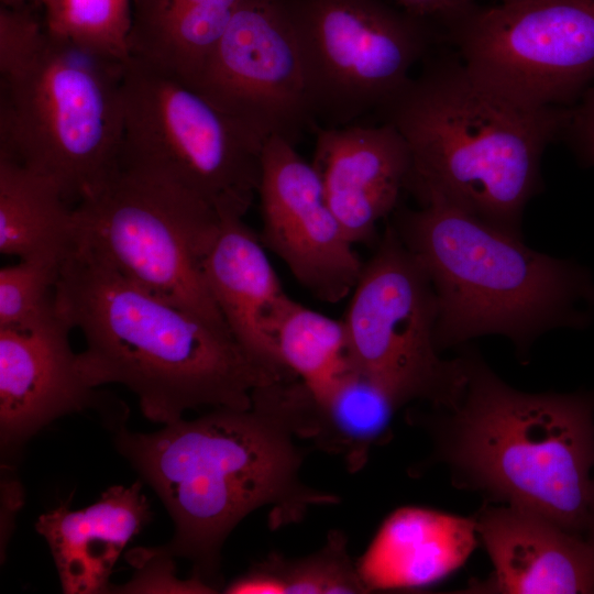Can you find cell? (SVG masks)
I'll use <instances>...</instances> for the list:
<instances>
[{
  "label": "cell",
  "mask_w": 594,
  "mask_h": 594,
  "mask_svg": "<svg viewBox=\"0 0 594 594\" xmlns=\"http://www.w3.org/2000/svg\"><path fill=\"white\" fill-rule=\"evenodd\" d=\"M295 439L261 387L249 409L212 408L153 433L121 429L119 452L157 493L175 527L169 543L133 551L186 558L191 576L217 591L222 544L249 514L270 507L271 526L278 528L314 506L339 503L301 481L304 453Z\"/></svg>",
  "instance_id": "6da1fadb"
},
{
  "label": "cell",
  "mask_w": 594,
  "mask_h": 594,
  "mask_svg": "<svg viewBox=\"0 0 594 594\" xmlns=\"http://www.w3.org/2000/svg\"><path fill=\"white\" fill-rule=\"evenodd\" d=\"M57 309L84 337L77 364L90 387L119 384L164 425L199 407L249 409L254 389L292 380L254 360L223 329L125 278L75 244Z\"/></svg>",
  "instance_id": "7a4b0ae2"
},
{
  "label": "cell",
  "mask_w": 594,
  "mask_h": 594,
  "mask_svg": "<svg viewBox=\"0 0 594 594\" xmlns=\"http://www.w3.org/2000/svg\"><path fill=\"white\" fill-rule=\"evenodd\" d=\"M565 108L519 105L477 80L462 62L427 67L378 112L411 155L408 189L437 195L473 217L520 235L540 186L546 146L562 132Z\"/></svg>",
  "instance_id": "3957f363"
},
{
  "label": "cell",
  "mask_w": 594,
  "mask_h": 594,
  "mask_svg": "<svg viewBox=\"0 0 594 594\" xmlns=\"http://www.w3.org/2000/svg\"><path fill=\"white\" fill-rule=\"evenodd\" d=\"M419 201L393 226L433 286L438 349L499 334L527 351L549 330L590 323L594 279L586 268L538 252L437 195Z\"/></svg>",
  "instance_id": "277c9868"
},
{
  "label": "cell",
  "mask_w": 594,
  "mask_h": 594,
  "mask_svg": "<svg viewBox=\"0 0 594 594\" xmlns=\"http://www.w3.org/2000/svg\"><path fill=\"white\" fill-rule=\"evenodd\" d=\"M463 360V389L435 428L440 458L475 488L585 536L594 396L524 393L474 354Z\"/></svg>",
  "instance_id": "5b68a950"
},
{
  "label": "cell",
  "mask_w": 594,
  "mask_h": 594,
  "mask_svg": "<svg viewBox=\"0 0 594 594\" xmlns=\"http://www.w3.org/2000/svg\"><path fill=\"white\" fill-rule=\"evenodd\" d=\"M128 62L47 32L0 78V154L52 179L73 206L95 193L119 169Z\"/></svg>",
  "instance_id": "8992f818"
},
{
  "label": "cell",
  "mask_w": 594,
  "mask_h": 594,
  "mask_svg": "<svg viewBox=\"0 0 594 594\" xmlns=\"http://www.w3.org/2000/svg\"><path fill=\"white\" fill-rule=\"evenodd\" d=\"M119 167L195 198L221 219L257 196L264 144L186 84L130 58Z\"/></svg>",
  "instance_id": "52a82bcc"
},
{
  "label": "cell",
  "mask_w": 594,
  "mask_h": 594,
  "mask_svg": "<svg viewBox=\"0 0 594 594\" xmlns=\"http://www.w3.org/2000/svg\"><path fill=\"white\" fill-rule=\"evenodd\" d=\"M74 216L76 244L142 288L229 331L202 272V258L223 220L209 207L119 167L75 206Z\"/></svg>",
  "instance_id": "ba28073f"
},
{
  "label": "cell",
  "mask_w": 594,
  "mask_h": 594,
  "mask_svg": "<svg viewBox=\"0 0 594 594\" xmlns=\"http://www.w3.org/2000/svg\"><path fill=\"white\" fill-rule=\"evenodd\" d=\"M351 294L342 320L356 372L402 406L414 399L452 405L464 386V360L439 356L433 286L394 226L387 227Z\"/></svg>",
  "instance_id": "9c48e42d"
},
{
  "label": "cell",
  "mask_w": 594,
  "mask_h": 594,
  "mask_svg": "<svg viewBox=\"0 0 594 594\" xmlns=\"http://www.w3.org/2000/svg\"><path fill=\"white\" fill-rule=\"evenodd\" d=\"M316 125L356 123L411 78L427 37L416 18L377 0H285ZM314 130V129H312Z\"/></svg>",
  "instance_id": "30bf717a"
},
{
  "label": "cell",
  "mask_w": 594,
  "mask_h": 594,
  "mask_svg": "<svg viewBox=\"0 0 594 594\" xmlns=\"http://www.w3.org/2000/svg\"><path fill=\"white\" fill-rule=\"evenodd\" d=\"M465 68L530 108H562L594 84V0L472 8L454 24Z\"/></svg>",
  "instance_id": "8fae6325"
},
{
  "label": "cell",
  "mask_w": 594,
  "mask_h": 594,
  "mask_svg": "<svg viewBox=\"0 0 594 594\" xmlns=\"http://www.w3.org/2000/svg\"><path fill=\"white\" fill-rule=\"evenodd\" d=\"M193 89L262 144L314 129L285 0H241Z\"/></svg>",
  "instance_id": "7c38bea8"
},
{
  "label": "cell",
  "mask_w": 594,
  "mask_h": 594,
  "mask_svg": "<svg viewBox=\"0 0 594 594\" xmlns=\"http://www.w3.org/2000/svg\"><path fill=\"white\" fill-rule=\"evenodd\" d=\"M256 197L261 242L296 280L327 302L351 294L364 263L331 210L315 167L295 144L278 136L264 143Z\"/></svg>",
  "instance_id": "4fadbf2b"
},
{
  "label": "cell",
  "mask_w": 594,
  "mask_h": 594,
  "mask_svg": "<svg viewBox=\"0 0 594 594\" xmlns=\"http://www.w3.org/2000/svg\"><path fill=\"white\" fill-rule=\"evenodd\" d=\"M312 158L328 204L353 244L374 240L408 187L411 155L388 122L316 125Z\"/></svg>",
  "instance_id": "5bb4252c"
},
{
  "label": "cell",
  "mask_w": 594,
  "mask_h": 594,
  "mask_svg": "<svg viewBox=\"0 0 594 594\" xmlns=\"http://www.w3.org/2000/svg\"><path fill=\"white\" fill-rule=\"evenodd\" d=\"M59 311L24 329H0V435L21 444L52 420L98 404L70 346Z\"/></svg>",
  "instance_id": "9a60e30c"
},
{
  "label": "cell",
  "mask_w": 594,
  "mask_h": 594,
  "mask_svg": "<svg viewBox=\"0 0 594 594\" xmlns=\"http://www.w3.org/2000/svg\"><path fill=\"white\" fill-rule=\"evenodd\" d=\"M493 564L472 592L502 594L594 593V542L518 507L487 506L474 517Z\"/></svg>",
  "instance_id": "2e32d148"
},
{
  "label": "cell",
  "mask_w": 594,
  "mask_h": 594,
  "mask_svg": "<svg viewBox=\"0 0 594 594\" xmlns=\"http://www.w3.org/2000/svg\"><path fill=\"white\" fill-rule=\"evenodd\" d=\"M260 237L243 218H226L202 258L209 292L235 341L257 362L297 378L278 361L274 331L292 302Z\"/></svg>",
  "instance_id": "e0dca14e"
},
{
  "label": "cell",
  "mask_w": 594,
  "mask_h": 594,
  "mask_svg": "<svg viewBox=\"0 0 594 594\" xmlns=\"http://www.w3.org/2000/svg\"><path fill=\"white\" fill-rule=\"evenodd\" d=\"M150 517L138 482L109 487L86 508L72 510L63 503L35 528L50 546L64 593L95 594L108 590L118 558Z\"/></svg>",
  "instance_id": "ac0fdd59"
},
{
  "label": "cell",
  "mask_w": 594,
  "mask_h": 594,
  "mask_svg": "<svg viewBox=\"0 0 594 594\" xmlns=\"http://www.w3.org/2000/svg\"><path fill=\"white\" fill-rule=\"evenodd\" d=\"M477 539L474 518L402 507L384 520L356 566L369 592L424 587L459 569Z\"/></svg>",
  "instance_id": "d6986e66"
},
{
  "label": "cell",
  "mask_w": 594,
  "mask_h": 594,
  "mask_svg": "<svg viewBox=\"0 0 594 594\" xmlns=\"http://www.w3.org/2000/svg\"><path fill=\"white\" fill-rule=\"evenodd\" d=\"M268 392L296 438L341 457L351 472L365 465L402 406L359 373L323 397H315L298 378L274 383Z\"/></svg>",
  "instance_id": "ffe728a7"
},
{
  "label": "cell",
  "mask_w": 594,
  "mask_h": 594,
  "mask_svg": "<svg viewBox=\"0 0 594 594\" xmlns=\"http://www.w3.org/2000/svg\"><path fill=\"white\" fill-rule=\"evenodd\" d=\"M75 206L48 177L0 154V252L18 260L66 257Z\"/></svg>",
  "instance_id": "44dd1931"
},
{
  "label": "cell",
  "mask_w": 594,
  "mask_h": 594,
  "mask_svg": "<svg viewBox=\"0 0 594 594\" xmlns=\"http://www.w3.org/2000/svg\"><path fill=\"white\" fill-rule=\"evenodd\" d=\"M278 361L315 397H323L354 375L343 320L292 300L274 331Z\"/></svg>",
  "instance_id": "7402d4cb"
},
{
  "label": "cell",
  "mask_w": 594,
  "mask_h": 594,
  "mask_svg": "<svg viewBox=\"0 0 594 594\" xmlns=\"http://www.w3.org/2000/svg\"><path fill=\"white\" fill-rule=\"evenodd\" d=\"M232 594L369 593L352 562L345 536L331 530L322 548L298 559L270 554L224 587Z\"/></svg>",
  "instance_id": "603a6c76"
},
{
  "label": "cell",
  "mask_w": 594,
  "mask_h": 594,
  "mask_svg": "<svg viewBox=\"0 0 594 594\" xmlns=\"http://www.w3.org/2000/svg\"><path fill=\"white\" fill-rule=\"evenodd\" d=\"M47 32L97 54L128 62L133 0H38Z\"/></svg>",
  "instance_id": "cb8c5ba5"
},
{
  "label": "cell",
  "mask_w": 594,
  "mask_h": 594,
  "mask_svg": "<svg viewBox=\"0 0 594 594\" xmlns=\"http://www.w3.org/2000/svg\"><path fill=\"white\" fill-rule=\"evenodd\" d=\"M66 257L22 258L1 267L0 329L30 328L58 312L56 290Z\"/></svg>",
  "instance_id": "d4e9b609"
},
{
  "label": "cell",
  "mask_w": 594,
  "mask_h": 594,
  "mask_svg": "<svg viewBox=\"0 0 594 594\" xmlns=\"http://www.w3.org/2000/svg\"><path fill=\"white\" fill-rule=\"evenodd\" d=\"M35 7L0 8V78L24 67L45 42L47 31Z\"/></svg>",
  "instance_id": "484cf974"
},
{
  "label": "cell",
  "mask_w": 594,
  "mask_h": 594,
  "mask_svg": "<svg viewBox=\"0 0 594 594\" xmlns=\"http://www.w3.org/2000/svg\"><path fill=\"white\" fill-rule=\"evenodd\" d=\"M129 558L140 569L129 584L127 592H182V593H215L212 587L190 578L179 581L175 578L172 558L164 556H140L133 552Z\"/></svg>",
  "instance_id": "4316f807"
},
{
  "label": "cell",
  "mask_w": 594,
  "mask_h": 594,
  "mask_svg": "<svg viewBox=\"0 0 594 594\" xmlns=\"http://www.w3.org/2000/svg\"><path fill=\"white\" fill-rule=\"evenodd\" d=\"M562 131L580 157L594 166V84L566 110Z\"/></svg>",
  "instance_id": "83f0119b"
},
{
  "label": "cell",
  "mask_w": 594,
  "mask_h": 594,
  "mask_svg": "<svg viewBox=\"0 0 594 594\" xmlns=\"http://www.w3.org/2000/svg\"><path fill=\"white\" fill-rule=\"evenodd\" d=\"M220 1L239 2L240 0H133L132 30L148 26L193 6Z\"/></svg>",
  "instance_id": "f1b7e54d"
},
{
  "label": "cell",
  "mask_w": 594,
  "mask_h": 594,
  "mask_svg": "<svg viewBox=\"0 0 594 594\" xmlns=\"http://www.w3.org/2000/svg\"><path fill=\"white\" fill-rule=\"evenodd\" d=\"M414 18L439 16L454 24L472 8V0H396Z\"/></svg>",
  "instance_id": "f546056e"
},
{
  "label": "cell",
  "mask_w": 594,
  "mask_h": 594,
  "mask_svg": "<svg viewBox=\"0 0 594 594\" xmlns=\"http://www.w3.org/2000/svg\"><path fill=\"white\" fill-rule=\"evenodd\" d=\"M585 536L594 542V477H593L590 521H588V527H587Z\"/></svg>",
  "instance_id": "4dcf8cb0"
},
{
  "label": "cell",
  "mask_w": 594,
  "mask_h": 594,
  "mask_svg": "<svg viewBox=\"0 0 594 594\" xmlns=\"http://www.w3.org/2000/svg\"><path fill=\"white\" fill-rule=\"evenodd\" d=\"M0 1H1V6L13 7V8L24 7V6L37 7V2H38V0H0Z\"/></svg>",
  "instance_id": "1f68e13d"
},
{
  "label": "cell",
  "mask_w": 594,
  "mask_h": 594,
  "mask_svg": "<svg viewBox=\"0 0 594 594\" xmlns=\"http://www.w3.org/2000/svg\"><path fill=\"white\" fill-rule=\"evenodd\" d=\"M502 2H512V1H517V0H501Z\"/></svg>",
  "instance_id": "d6a6232c"
}]
</instances>
